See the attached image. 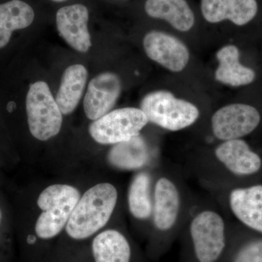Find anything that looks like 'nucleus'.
<instances>
[{
    "instance_id": "nucleus-1",
    "label": "nucleus",
    "mask_w": 262,
    "mask_h": 262,
    "mask_svg": "<svg viewBox=\"0 0 262 262\" xmlns=\"http://www.w3.org/2000/svg\"><path fill=\"white\" fill-rule=\"evenodd\" d=\"M185 169L206 190L236 186L237 180L257 175L262 158L243 139L222 141L193 156Z\"/></svg>"
},
{
    "instance_id": "nucleus-2",
    "label": "nucleus",
    "mask_w": 262,
    "mask_h": 262,
    "mask_svg": "<svg viewBox=\"0 0 262 262\" xmlns=\"http://www.w3.org/2000/svg\"><path fill=\"white\" fill-rule=\"evenodd\" d=\"M195 200L186 182L184 170L173 164L161 163L155 170L150 227L163 246L182 232Z\"/></svg>"
},
{
    "instance_id": "nucleus-3",
    "label": "nucleus",
    "mask_w": 262,
    "mask_h": 262,
    "mask_svg": "<svg viewBox=\"0 0 262 262\" xmlns=\"http://www.w3.org/2000/svg\"><path fill=\"white\" fill-rule=\"evenodd\" d=\"M225 211L214 199L196 198L183 228L194 262H220L229 244V225Z\"/></svg>"
},
{
    "instance_id": "nucleus-4",
    "label": "nucleus",
    "mask_w": 262,
    "mask_h": 262,
    "mask_svg": "<svg viewBox=\"0 0 262 262\" xmlns=\"http://www.w3.org/2000/svg\"><path fill=\"white\" fill-rule=\"evenodd\" d=\"M118 201L117 188L101 183L84 192L74 208L67 225L69 236L76 239L91 237L111 219Z\"/></svg>"
},
{
    "instance_id": "nucleus-5",
    "label": "nucleus",
    "mask_w": 262,
    "mask_h": 262,
    "mask_svg": "<svg viewBox=\"0 0 262 262\" xmlns=\"http://www.w3.org/2000/svg\"><path fill=\"white\" fill-rule=\"evenodd\" d=\"M140 106L149 123L173 132L192 126L201 116L199 108L194 103L175 97L167 91L146 95Z\"/></svg>"
},
{
    "instance_id": "nucleus-6",
    "label": "nucleus",
    "mask_w": 262,
    "mask_h": 262,
    "mask_svg": "<svg viewBox=\"0 0 262 262\" xmlns=\"http://www.w3.org/2000/svg\"><path fill=\"white\" fill-rule=\"evenodd\" d=\"M80 198V192L76 188L66 184H55L43 190L37 201L38 206L43 211L35 226L38 237L50 239L59 234Z\"/></svg>"
},
{
    "instance_id": "nucleus-7",
    "label": "nucleus",
    "mask_w": 262,
    "mask_h": 262,
    "mask_svg": "<svg viewBox=\"0 0 262 262\" xmlns=\"http://www.w3.org/2000/svg\"><path fill=\"white\" fill-rule=\"evenodd\" d=\"M212 198L247 228L262 234V184L208 189Z\"/></svg>"
},
{
    "instance_id": "nucleus-8",
    "label": "nucleus",
    "mask_w": 262,
    "mask_h": 262,
    "mask_svg": "<svg viewBox=\"0 0 262 262\" xmlns=\"http://www.w3.org/2000/svg\"><path fill=\"white\" fill-rule=\"evenodd\" d=\"M26 108L29 130L38 140L47 141L60 132L63 114L46 82L38 81L31 84Z\"/></svg>"
},
{
    "instance_id": "nucleus-9",
    "label": "nucleus",
    "mask_w": 262,
    "mask_h": 262,
    "mask_svg": "<svg viewBox=\"0 0 262 262\" xmlns=\"http://www.w3.org/2000/svg\"><path fill=\"white\" fill-rule=\"evenodd\" d=\"M148 123L141 108H117L93 122L89 133L96 142L114 145L139 135Z\"/></svg>"
},
{
    "instance_id": "nucleus-10",
    "label": "nucleus",
    "mask_w": 262,
    "mask_h": 262,
    "mask_svg": "<svg viewBox=\"0 0 262 262\" xmlns=\"http://www.w3.org/2000/svg\"><path fill=\"white\" fill-rule=\"evenodd\" d=\"M261 119L257 108L251 105H227L219 108L211 116L212 135L220 141L242 139L257 128Z\"/></svg>"
},
{
    "instance_id": "nucleus-11",
    "label": "nucleus",
    "mask_w": 262,
    "mask_h": 262,
    "mask_svg": "<svg viewBox=\"0 0 262 262\" xmlns=\"http://www.w3.org/2000/svg\"><path fill=\"white\" fill-rule=\"evenodd\" d=\"M108 163L121 170H140L159 166V153L141 134L114 144L107 155Z\"/></svg>"
},
{
    "instance_id": "nucleus-12",
    "label": "nucleus",
    "mask_w": 262,
    "mask_h": 262,
    "mask_svg": "<svg viewBox=\"0 0 262 262\" xmlns=\"http://www.w3.org/2000/svg\"><path fill=\"white\" fill-rule=\"evenodd\" d=\"M143 46L150 59L171 72H182L189 62L187 46L171 34L151 31L144 37Z\"/></svg>"
},
{
    "instance_id": "nucleus-13",
    "label": "nucleus",
    "mask_w": 262,
    "mask_h": 262,
    "mask_svg": "<svg viewBox=\"0 0 262 262\" xmlns=\"http://www.w3.org/2000/svg\"><path fill=\"white\" fill-rule=\"evenodd\" d=\"M121 91V80L116 74L103 72L96 76L89 82L84 96L83 107L86 117L95 121L110 113Z\"/></svg>"
},
{
    "instance_id": "nucleus-14",
    "label": "nucleus",
    "mask_w": 262,
    "mask_h": 262,
    "mask_svg": "<svg viewBox=\"0 0 262 262\" xmlns=\"http://www.w3.org/2000/svg\"><path fill=\"white\" fill-rule=\"evenodd\" d=\"M89 20V9L82 4L67 5L56 13V27L60 35L71 47L81 53H86L92 46Z\"/></svg>"
},
{
    "instance_id": "nucleus-15",
    "label": "nucleus",
    "mask_w": 262,
    "mask_h": 262,
    "mask_svg": "<svg viewBox=\"0 0 262 262\" xmlns=\"http://www.w3.org/2000/svg\"><path fill=\"white\" fill-rule=\"evenodd\" d=\"M203 18L211 24L229 20L237 26L246 25L258 12L256 0H201Z\"/></svg>"
},
{
    "instance_id": "nucleus-16",
    "label": "nucleus",
    "mask_w": 262,
    "mask_h": 262,
    "mask_svg": "<svg viewBox=\"0 0 262 262\" xmlns=\"http://www.w3.org/2000/svg\"><path fill=\"white\" fill-rule=\"evenodd\" d=\"M157 168L138 171L133 177L127 190V206L130 215L134 220L149 223L150 225L154 206Z\"/></svg>"
},
{
    "instance_id": "nucleus-17",
    "label": "nucleus",
    "mask_w": 262,
    "mask_h": 262,
    "mask_svg": "<svg viewBox=\"0 0 262 262\" xmlns=\"http://www.w3.org/2000/svg\"><path fill=\"white\" fill-rule=\"evenodd\" d=\"M219 67L215 72V80L221 83L239 87L252 83L256 73L252 69L241 64L239 51L235 46L229 45L216 53Z\"/></svg>"
},
{
    "instance_id": "nucleus-18",
    "label": "nucleus",
    "mask_w": 262,
    "mask_h": 262,
    "mask_svg": "<svg viewBox=\"0 0 262 262\" xmlns=\"http://www.w3.org/2000/svg\"><path fill=\"white\" fill-rule=\"evenodd\" d=\"M146 14L168 22L180 32H188L194 24V15L186 0H146Z\"/></svg>"
},
{
    "instance_id": "nucleus-19",
    "label": "nucleus",
    "mask_w": 262,
    "mask_h": 262,
    "mask_svg": "<svg viewBox=\"0 0 262 262\" xmlns=\"http://www.w3.org/2000/svg\"><path fill=\"white\" fill-rule=\"evenodd\" d=\"M87 69L82 64L69 67L62 76L56 101L63 115L73 113L78 106L88 80Z\"/></svg>"
},
{
    "instance_id": "nucleus-20",
    "label": "nucleus",
    "mask_w": 262,
    "mask_h": 262,
    "mask_svg": "<svg viewBox=\"0 0 262 262\" xmlns=\"http://www.w3.org/2000/svg\"><path fill=\"white\" fill-rule=\"evenodd\" d=\"M96 262H130L132 250L127 237L117 229L98 234L92 244Z\"/></svg>"
},
{
    "instance_id": "nucleus-21",
    "label": "nucleus",
    "mask_w": 262,
    "mask_h": 262,
    "mask_svg": "<svg viewBox=\"0 0 262 262\" xmlns=\"http://www.w3.org/2000/svg\"><path fill=\"white\" fill-rule=\"evenodd\" d=\"M34 17L32 7L21 0L0 4V49L8 44L14 31L29 27Z\"/></svg>"
},
{
    "instance_id": "nucleus-22",
    "label": "nucleus",
    "mask_w": 262,
    "mask_h": 262,
    "mask_svg": "<svg viewBox=\"0 0 262 262\" xmlns=\"http://www.w3.org/2000/svg\"><path fill=\"white\" fill-rule=\"evenodd\" d=\"M230 262H262V238L251 239L233 253Z\"/></svg>"
},
{
    "instance_id": "nucleus-23",
    "label": "nucleus",
    "mask_w": 262,
    "mask_h": 262,
    "mask_svg": "<svg viewBox=\"0 0 262 262\" xmlns=\"http://www.w3.org/2000/svg\"><path fill=\"white\" fill-rule=\"evenodd\" d=\"M51 1L55 2V3H63V2L67 1V0H51Z\"/></svg>"
},
{
    "instance_id": "nucleus-24",
    "label": "nucleus",
    "mask_w": 262,
    "mask_h": 262,
    "mask_svg": "<svg viewBox=\"0 0 262 262\" xmlns=\"http://www.w3.org/2000/svg\"><path fill=\"white\" fill-rule=\"evenodd\" d=\"M0 220H1V212H0Z\"/></svg>"
}]
</instances>
